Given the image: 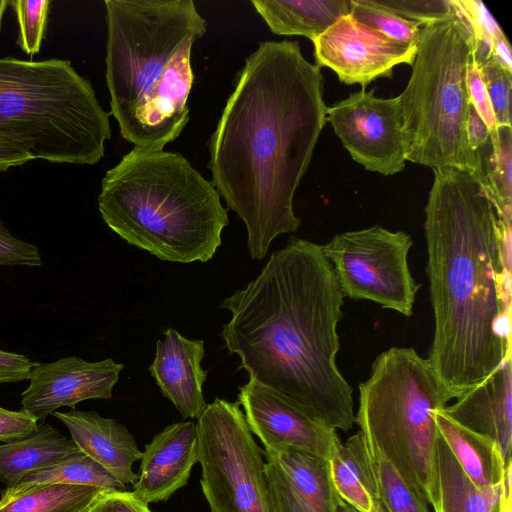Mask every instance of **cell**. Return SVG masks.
I'll return each mask as SVG.
<instances>
[{"label":"cell","instance_id":"obj_27","mask_svg":"<svg viewBox=\"0 0 512 512\" xmlns=\"http://www.w3.org/2000/svg\"><path fill=\"white\" fill-rule=\"evenodd\" d=\"M485 176V191L493 201L503 223L512 218V128L499 127L490 133L480 150Z\"/></svg>","mask_w":512,"mask_h":512},{"label":"cell","instance_id":"obj_31","mask_svg":"<svg viewBox=\"0 0 512 512\" xmlns=\"http://www.w3.org/2000/svg\"><path fill=\"white\" fill-rule=\"evenodd\" d=\"M50 4L49 0L9 1L19 23L17 45L27 55L33 56L41 49Z\"/></svg>","mask_w":512,"mask_h":512},{"label":"cell","instance_id":"obj_28","mask_svg":"<svg viewBox=\"0 0 512 512\" xmlns=\"http://www.w3.org/2000/svg\"><path fill=\"white\" fill-rule=\"evenodd\" d=\"M366 443L388 512H430L425 498L403 480L397 470L374 445L367 440Z\"/></svg>","mask_w":512,"mask_h":512},{"label":"cell","instance_id":"obj_25","mask_svg":"<svg viewBox=\"0 0 512 512\" xmlns=\"http://www.w3.org/2000/svg\"><path fill=\"white\" fill-rule=\"evenodd\" d=\"M48 484L83 485L110 491H126V486L105 468L81 450H77L50 466L28 474L13 488H6L2 494L12 495L33 486Z\"/></svg>","mask_w":512,"mask_h":512},{"label":"cell","instance_id":"obj_23","mask_svg":"<svg viewBox=\"0 0 512 512\" xmlns=\"http://www.w3.org/2000/svg\"><path fill=\"white\" fill-rule=\"evenodd\" d=\"M77 450L72 439L42 421L30 435L0 445V481L13 488L28 474Z\"/></svg>","mask_w":512,"mask_h":512},{"label":"cell","instance_id":"obj_43","mask_svg":"<svg viewBox=\"0 0 512 512\" xmlns=\"http://www.w3.org/2000/svg\"><path fill=\"white\" fill-rule=\"evenodd\" d=\"M494 512H512L511 485L503 492L500 502Z\"/></svg>","mask_w":512,"mask_h":512},{"label":"cell","instance_id":"obj_4","mask_svg":"<svg viewBox=\"0 0 512 512\" xmlns=\"http://www.w3.org/2000/svg\"><path fill=\"white\" fill-rule=\"evenodd\" d=\"M106 84L121 136L150 151L190 119L193 44L207 30L192 0H105Z\"/></svg>","mask_w":512,"mask_h":512},{"label":"cell","instance_id":"obj_18","mask_svg":"<svg viewBox=\"0 0 512 512\" xmlns=\"http://www.w3.org/2000/svg\"><path fill=\"white\" fill-rule=\"evenodd\" d=\"M68 429L76 446L105 468L125 486L133 485L137 474L133 464L140 460L135 438L120 422L95 411H55L52 414Z\"/></svg>","mask_w":512,"mask_h":512},{"label":"cell","instance_id":"obj_20","mask_svg":"<svg viewBox=\"0 0 512 512\" xmlns=\"http://www.w3.org/2000/svg\"><path fill=\"white\" fill-rule=\"evenodd\" d=\"M330 464L336 491L343 501L359 512H388L361 431L341 443Z\"/></svg>","mask_w":512,"mask_h":512},{"label":"cell","instance_id":"obj_34","mask_svg":"<svg viewBox=\"0 0 512 512\" xmlns=\"http://www.w3.org/2000/svg\"><path fill=\"white\" fill-rule=\"evenodd\" d=\"M39 248L15 237L0 220V266H42Z\"/></svg>","mask_w":512,"mask_h":512},{"label":"cell","instance_id":"obj_11","mask_svg":"<svg viewBox=\"0 0 512 512\" xmlns=\"http://www.w3.org/2000/svg\"><path fill=\"white\" fill-rule=\"evenodd\" d=\"M326 121L366 170L384 176L404 170L408 138L398 96L382 98L374 88L361 89L328 107Z\"/></svg>","mask_w":512,"mask_h":512},{"label":"cell","instance_id":"obj_41","mask_svg":"<svg viewBox=\"0 0 512 512\" xmlns=\"http://www.w3.org/2000/svg\"><path fill=\"white\" fill-rule=\"evenodd\" d=\"M466 132L469 146L474 152H478L490 140V132L486 124L471 104L468 110Z\"/></svg>","mask_w":512,"mask_h":512},{"label":"cell","instance_id":"obj_38","mask_svg":"<svg viewBox=\"0 0 512 512\" xmlns=\"http://www.w3.org/2000/svg\"><path fill=\"white\" fill-rule=\"evenodd\" d=\"M36 363L23 354L0 350V384L29 380Z\"/></svg>","mask_w":512,"mask_h":512},{"label":"cell","instance_id":"obj_3","mask_svg":"<svg viewBox=\"0 0 512 512\" xmlns=\"http://www.w3.org/2000/svg\"><path fill=\"white\" fill-rule=\"evenodd\" d=\"M343 304L322 245L292 236L220 304L231 313L220 336L249 380L349 431L356 424L353 390L336 363Z\"/></svg>","mask_w":512,"mask_h":512},{"label":"cell","instance_id":"obj_33","mask_svg":"<svg viewBox=\"0 0 512 512\" xmlns=\"http://www.w3.org/2000/svg\"><path fill=\"white\" fill-rule=\"evenodd\" d=\"M371 2L405 19L419 22L421 25L450 15L455 10L452 0H371Z\"/></svg>","mask_w":512,"mask_h":512},{"label":"cell","instance_id":"obj_32","mask_svg":"<svg viewBox=\"0 0 512 512\" xmlns=\"http://www.w3.org/2000/svg\"><path fill=\"white\" fill-rule=\"evenodd\" d=\"M493 110L496 128L511 126L512 73L505 70L493 58L480 66Z\"/></svg>","mask_w":512,"mask_h":512},{"label":"cell","instance_id":"obj_7","mask_svg":"<svg viewBox=\"0 0 512 512\" xmlns=\"http://www.w3.org/2000/svg\"><path fill=\"white\" fill-rule=\"evenodd\" d=\"M454 7L452 14L421 28L410 79L398 95L408 138L407 161L432 170L467 171L485 190L482 156L470 148L466 132L472 34Z\"/></svg>","mask_w":512,"mask_h":512},{"label":"cell","instance_id":"obj_19","mask_svg":"<svg viewBox=\"0 0 512 512\" xmlns=\"http://www.w3.org/2000/svg\"><path fill=\"white\" fill-rule=\"evenodd\" d=\"M440 438L450 449L459 466L479 488H492L503 483L512 470L506 463L498 445L489 437L459 424L443 408L434 413Z\"/></svg>","mask_w":512,"mask_h":512},{"label":"cell","instance_id":"obj_45","mask_svg":"<svg viewBox=\"0 0 512 512\" xmlns=\"http://www.w3.org/2000/svg\"><path fill=\"white\" fill-rule=\"evenodd\" d=\"M8 5H9L8 0H0V32L2 29V19H3L4 13H5Z\"/></svg>","mask_w":512,"mask_h":512},{"label":"cell","instance_id":"obj_42","mask_svg":"<svg viewBox=\"0 0 512 512\" xmlns=\"http://www.w3.org/2000/svg\"><path fill=\"white\" fill-rule=\"evenodd\" d=\"M491 58L498 62L505 70L512 73L511 48L503 31L493 38Z\"/></svg>","mask_w":512,"mask_h":512},{"label":"cell","instance_id":"obj_9","mask_svg":"<svg viewBox=\"0 0 512 512\" xmlns=\"http://www.w3.org/2000/svg\"><path fill=\"white\" fill-rule=\"evenodd\" d=\"M196 427L200 484L210 512H274L263 451L239 403L216 398Z\"/></svg>","mask_w":512,"mask_h":512},{"label":"cell","instance_id":"obj_10","mask_svg":"<svg viewBox=\"0 0 512 512\" xmlns=\"http://www.w3.org/2000/svg\"><path fill=\"white\" fill-rule=\"evenodd\" d=\"M412 246L408 233L374 225L338 233L322 250L344 297L369 300L410 317L420 288L408 265Z\"/></svg>","mask_w":512,"mask_h":512},{"label":"cell","instance_id":"obj_12","mask_svg":"<svg viewBox=\"0 0 512 512\" xmlns=\"http://www.w3.org/2000/svg\"><path fill=\"white\" fill-rule=\"evenodd\" d=\"M311 41L315 65L334 71L341 83L359 84L362 89L378 78H391L400 64L411 66L417 53V45L394 41L350 14Z\"/></svg>","mask_w":512,"mask_h":512},{"label":"cell","instance_id":"obj_1","mask_svg":"<svg viewBox=\"0 0 512 512\" xmlns=\"http://www.w3.org/2000/svg\"><path fill=\"white\" fill-rule=\"evenodd\" d=\"M321 68L297 41H263L245 60L208 142L212 183L247 230L253 259L301 224L293 199L326 124Z\"/></svg>","mask_w":512,"mask_h":512},{"label":"cell","instance_id":"obj_37","mask_svg":"<svg viewBox=\"0 0 512 512\" xmlns=\"http://www.w3.org/2000/svg\"><path fill=\"white\" fill-rule=\"evenodd\" d=\"M39 420L30 412L21 409L12 411L0 406V441L4 443L22 439L33 433Z\"/></svg>","mask_w":512,"mask_h":512},{"label":"cell","instance_id":"obj_35","mask_svg":"<svg viewBox=\"0 0 512 512\" xmlns=\"http://www.w3.org/2000/svg\"><path fill=\"white\" fill-rule=\"evenodd\" d=\"M265 471L274 512H310L274 463L266 461Z\"/></svg>","mask_w":512,"mask_h":512},{"label":"cell","instance_id":"obj_30","mask_svg":"<svg viewBox=\"0 0 512 512\" xmlns=\"http://www.w3.org/2000/svg\"><path fill=\"white\" fill-rule=\"evenodd\" d=\"M453 3L471 30L472 58L480 67L491 58L493 38L502 30L482 2L477 0H453Z\"/></svg>","mask_w":512,"mask_h":512},{"label":"cell","instance_id":"obj_24","mask_svg":"<svg viewBox=\"0 0 512 512\" xmlns=\"http://www.w3.org/2000/svg\"><path fill=\"white\" fill-rule=\"evenodd\" d=\"M511 471L503 483L479 488L465 475L448 446L438 441V495L434 512H494L504 490L511 485Z\"/></svg>","mask_w":512,"mask_h":512},{"label":"cell","instance_id":"obj_46","mask_svg":"<svg viewBox=\"0 0 512 512\" xmlns=\"http://www.w3.org/2000/svg\"><path fill=\"white\" fill-rule=\"evenodd\" d=\"M97 501H95L94 503H92L90 505H87L85 507L79 508V509L71 511V512H93V508H94V506H95Z\"/></svg>","mask_w":512,"mask_h":512},{"label":"cell","instance_id":"obj_5","mask_svg":"<svg viewBox=\"0 0 512 512\" xmlns=\"http://www.w3.org/2000/svg\"><path fill=\"white\" fill-rule=\"evenodd\" d=\"M98 209L128 244L178 263L212 259L229 223L213 183L185 157L138 147L105 173Z\"/></svg>","mask_w":512,"mask_h":512},{"label":"cell","instance_id":"obj_36","mask_svg":"<svg viewBox=\"0 0 512 512\" xmlns=\"http://www.w3.org/2000/svg\"><path fill=\"white\" fill-rule=\"evenodd\" d=\"M466 81L470 104L484 121L489 132H494L496 123L487 89L481 69L472 57L467 67Z\"/></svg>","mask_w":512,"mask_h":512},{"label":"cell","instance_id":"obj_14","mask_svg":"<svg viewBox=\"0 0 512 512\" xmlns=\"http://www.w3.org/2000/svg\"><path fill=\"white\" fill-rule=\"evenodd\" d=\"M124 365L108 358L89 362L77 356L36 363L21 393V409L44 421L61 407L89 399H109Z\"/></svg>","mask_w":512,"mask_h":512},{"label":"cell","instance_id":"obj_13","mask_svg":"<svg viewBox=\"0 0 512 512\" xmlns=\"http://www.w3.org/2000/svg\"><path fill=\"white\" fill-rule=\"evenodd\" d=\"M237 402L264 452L292 448L331 460L342 443L322 419L253 380L239 387Z\"/></svg>","mask_w":512,"mask_h":512},{"label":"cell","instance_id":"obj_29","mask_svg":"<svg viewBox=\"0 0 512 512\" xmlns=\"http://www.w3.org/2000/svg\"><path fill=\"white\" fill-rule=\"evenodd\" d=\"M349 14L359 23L408 45L418 43L421 24L374 5L371 0H350Z\"/></svg>","mask_w":512,"mask_h":512},{"label":"cell","instance_id":"obj_40","mask_svg":"<svg viewBox=\"0 0 512 512\" xmlns=\"http://www.w3.org/2000/svg\"><path fill=\"white\" fill-rule=\"evenodd\" d=\"M31 160H34V157L25 146L13 140L0 138V172Z\"/></svg>","mask_w":512,"mask_h":512},{"label":"cell","instance_id":"obj_26","mask_svg":"<svg viewBox=\"0 0 512 512\" xmlns=\"http://www.w3.org/2000/svg\"><path fill=\"white\" fill-rule=\"evenodd\" d=\"M109 491L70 484L33 486L16 494H2L0 512H71L94 503Z\"/></svg>","mask_w":512,"mask_h":512},{"label":"cell","instance_id":"obj_39","mask_svg":"<svg viewBox=\"0 0 512 512\" xmlns=\"http://www.w3.org/2000/svg\"><path fill=\"white\" fill-rule=\"evenodd\" d=\"M93 512H151L148 504L130 491H109L95 504Z\"/></svg>","mask_w":512,"mask_h":512},{"label":"cell","instance_id":"obj_22","mask_svg":"<svg viewBox=\"0 0 512 512\" xmlns=\"http://www.w3.org/2000/svg\"><path fill=\"white\" fill-rule=\"evenodd\" d=\"M272 33L310 40L349 14L350 0H251Z\"/></svg>","mask_w":512,"mask_h":512},{"label":"cell","instance_id":"obj_2","mask_svg":"<svg viewBox=\"0 0 512 512\" xmlns=\"http://www.w3.org/2000/svg\"><path fill=\"white\" fill-rule=\"evenodd\" d=\"M433 172L424 209L434 315L427 359L456 399L512 356L511 225L471 173Z\"/></svg>","mask_w":512,"mask_h":512},{"label":"cell","instance_id":"obj_21","mask_svg":"<svg viewBox=\"0 0 512 512\" xmlns=\"http://www.w3.org/2000/svg\"><path fill=\"white\" fill-rule=\"evenodd\" d=\"M274 463L310 512H336L339 501L331 474L330 460L298 449L264 452Z\"/></svg>","mask_w":512,"mask_h":512},{"label":"cell","instance_id":"obj_44","mask_svg":"<svg viewBox=\"0 0 512 512\" xmlns=\"http://www.w3.org/2000/svg\"><path fill=\"white\" fill-rule=\"evenodd\" d=\"M336 512H359L351 505L343 501L342 499L339 501L338 506L336 508Z\"/></svg>","mask_w":512,"mask_h":512},{"label":"cell","instance_id":"obj_17","mask_svg":"<svg viewBox=\"0 0 512 512\" xmlns=\"http://www.w3.org/2000/svg\"><path fill=\"white\" fill-rule=\"evenodd\" d=\"M443 410L459 424L491 438L498 445L504 461L512 462L511 356Z\"/></svg>","mask_w":512,"mask_h":512},{"label":"cell","instance_id":"obj_16","mask_svg":"<svg viewBox=\"0 0 512 512\" xmlns=\"http://www.w3.org/2000/svg\"><path fill=\"white\" fill-rule=\"evenodd\" d=\"M163 335L156 342L149 371L183 418L198 419L207 406L203 395L207 371L201 367L204 341L187 339L174 328Z\"/></svg>","mask_w":512,"mask_h":512},{"label":"cell","instance_id":"obj_15","mask_svg":"<svg viewBox=\"0 0 512 512\" xmlns=\"http://www.w3.org/2000/svg\"><path fill=\"white\" fill-rule=\"evenodd\" d=\"M197 462L196 423L170 424L145 446L131 492L146 504L165 501L187 484Z\"/></svg>","mask_w":512,"mask_h":512},{"label":"cell","instance_id":"obj_8","mask_svg":"<svg viewBox=\"0 0 512 512\" xmlns=\"http://www.w3.org/2000/svg\"><path fill=\"white\" fill-rule=\"evenodd\" d=\"M451 400L429 360L411 347L383 351L359 385V431L432 507L438 495L434 413Z\"/></svg>","mask_w":512,"mask_h":512},{"label":"cell","instance_id":"obj_6","mask_svg":"<svg viewBox=\"0 0 512 512\" xmlns=\"http://www.w3.org/2000/svg\"><path fill=\"white\" fill-rule=\"evenodd\" d=\"M109 116L70 61L0 58V138L22 144L34 160L98 163L111 138Z\"/></svg>","mask_w":512,"mask_h":512}]
</instances>
